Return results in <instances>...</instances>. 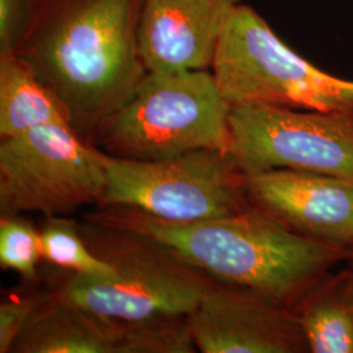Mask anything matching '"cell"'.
<instances>
[{
	"instance_id": "cell-1",
	"label": "cell",
	"mask_w": 353,
	"mask_h": 353,
	"mask_svg": "<svg viewBox=\"0 0 353 353\" xmlns=\"http://www.w3.org/2000/svg\"><path fill=\"white\" fill-rule=\"evenodd\" d=\"M141 1L34 0L12 51L92 143L147 74L138 43Z\"/></svg>"
},
{
	"instance_id": "cell-2",
	"label": "cell",
	"mask_w": 353,
	"mask_h": 353,
	"mask_svg": "<svg viewBox=\"0 0 353 353\" xmlns=\"http://www.w3.org/2000/svg\"><path fill=\"white\" fill-rule=\"evenodd\" d=\"M85 219L147 234L216 281L290 307L334 265L353 262L352 252L303 239L252 207L224 217L174 223L131 207L106 205Z\"/></svg>"
},
{
	"instance_id": "cell-3",
	"label": "cell",
	"mask_w": 353,
	"mask_h": 353,
	"mask_svg": "<svg viewBox=\"0 0 353 353\" xmlns=\"http://www.w3.org/2000/svg\"><path fill=\"white\" fill-rule=\"evenodd\" d=\"M79 229L114 275L70 274L52 294L97 314L123 321L189 316L219 283L147 234L87 219Z\"/></svg>"
},
{
	"instance_id": "cell-4",
	"label": "cell",
	"mask_w": 353,
	"mask_h": 353,
	"mask_svg": "<svg viewBox=\"0 0 353 353\" xmlns=\"http://www.w3.org/2000/svg\"><path fill=\"white\" fill-rule=\"evenodd\" d=\"M230 110L208 70L147 72L132 97L102 123L93 144L109 156L135 161L230 150Z\"/></svg>"
},
{
	"instance_id": "cell-5",
	"label": "cell",
	"mask_w": 353,
	"mask_h": 353,
	"mask_svg": "<svg viewBox=\"0 0 353 353\" xmlns=\"http://www.w3.org/2000/svg\"><path fill=\"white\" fill-rule=\"evenodd\" d=\"M211 68L232 106L268 103L299 110L353 112L352 80L330 75L303 59L245 4L230 14Z\"/></svg>"
},
{
	"instance_id": "cell-6",
	"label": "cell",
	"mask_w": 353,
	"mask_h": 353,
	"mask_svg": "<svg viewBox=\"0 0 353 353\" xmlns=\"http://www.w3.org/2000/svg\"><path fill=\"white\" fill-rule=\"evenodd\" d=\"M101 204L123 205L174 223H192L252 208L230 150L204 148L156 161L108 154Z\"/></svg>"
},
{
	"instance_id": "cell-7",
	"label": "cell",
	"mask_w": 353,
	"mask_h": 353,
	"mask_svg": "<svg viewBox=\"0 0 353 353\" xmlns=\"http://www.w3.org/2000/svg\"><path fill=\"white\" fill-rule=\"evenodd\" d=\"M108 154L68 123H50L0 143L1 214L67 216L102 203Z\"/></svg>"
},
{
	"instance_id": "cell-8",
	"label": "cell",
	"mask_w": 353,
	"mask_h": 353,
	"mask_svg": "<svg viewBox=\"0 0 353 353\" xmlns=\"http://www.w3.org/2000/svg\"><path fill=\"white\" fill-rule=\"evenodd\" d=\"M230 151L245 174L293 169L353 179V112L232 106Z\"/></svg>"
},
{
	"instance_id": "cell-9",
	"label": "cell",
	"mask_w": 353,
	"mask_h": 353,
	"mask_svg": "<svg viewBox=\"0 0 353 353\" xmlns=\"http://www.w3.org/2000/svg\"><path fill=\"white\" fill-rule=\"evenodd\" d=\"M188 316L123 321L54 294L16 341L14 353H192Z\"/></svg>"
},
{
	"instance_id": "cell-10",
	"label": "cell",
	"mask_w": 353,
	"mask_h": 353,
	"mask_svg": "<svg viewBox=\"0 0 353 353\" xmlns=\"http://www.w3.org/2000/svg\"><path fill=\"white\" fill-rule=\"evenodd\" d=\"M252 208L303 239L353 254V179L293 169L245 174Z\"/></svg>"
},
{
	"instance_id": "cell-11",
	"label": "cell",
	"mask_w": 353,
	"mask_h": 353,
	"mask_svg": "<svg viewBox=\"0 0 353 353\" xmlns=\"http://www.w3.org/2000/svg\"><path fill=\"white\" fill-rule=\"evenodd\" d=\"M203 353H307L292 307L246 288L217 283L188 316Z\"/></svg>"
},
{
	"instance_id": "cell-12",
	"label": "cell",
	"mask_w": 353,
	"mask_h": 353,
	"mask_svg": "<svg viewBox=\"0 0 353 353\" xmlns=\"http://www.w3.org/2000/svg\"><path fill=\"white\" fill-rule=\"evenodd\" d=\"M240 0H143L138 43L147 72L212 67L230 14Z\"/></svg>"
},
{
	"instance_id": "cell-13",
	"label": "cell",
	"mask_w": 353,
	"mask_h": 353,
	"mask_svg": "<svg viewBox=\"0 0 353 353\" xmlns=\"http://www.w3.org/2000/svg\"><path fill=\"white\" fill-rule=\"evenodd\" d=\"M292 310L309 352L353 353V267L316 279Z\"/></svg>"
},
{
	"instance_id": "cell-14",
	"label": "cell",
	"mask_w": 353,
	"mask_h": 353,
	"mask_svg": "<svg viewBox=\"0 0 353 353\" xmlns=\"http://www.w3.org/2000/svg\"><path fill=\"white\" fill-rule=\"evenodd\" d=\"M50 123H68L61 102L14 52L0 54V138Z\"/></svg>"
},
{
	"instance_id": "cell-15",
	"label": "cell",
	"mask_w": 353,
	"mask_h": 353,
	"mask_svg": "<svg viewBox=\"0 0 353 353\" xmlns=\"http://www.w3.org/2000/svg\"><path fill=\"white\" fill-rule=\"evenodd\" d=\"M42 259L71 275L106 279L114 275L113 265L88 246L79 224L65 216H50L39 230Z\"/></svg>"
},
{
	"instance_id": "cell-16",
	"label": "cell",
	"mask_w": 353,
	"mask_h": 353,
	"mask_svg": "<svg viewBox=\"0 0 353 353\" xmlns=\"http://www.w3.org/2000/svg\"><path fill=\"white\" fill-rule=\"evenodd\" d=\"M42 259L39 230L21 214H1L0 220V265L34 281Z\"/></svg>"
},
{
	"instance_id": "cell-17",
	"label": "cell",
	"mask_w": 353,
	"mask_h": 353,
	"mask_svg": "<svg viewBox=\"0 0 353 353\" xmlns=\"http://www.w3.org/2000/svg\"><path fill=\"white\" fill-rule=\"evenodd\" d=\"M48 297L38 293L13 294L0 305V353H10Z\"/></svg>"
},
{
	"instance_id": "cell-18",
	"label": "cell",
	"mask_w": 353,
	"mask_h": 353,
	"mask_svg": "<svg viewBox=\"0 0 353 353\" xmlns=\"http://www.w3.org/2000/svg\"><path fill=\"white\" fill-rule=\"evenodd\" d=\"M34 0H0V54L12 52Z\"/></svg>"
}]
</instances>
